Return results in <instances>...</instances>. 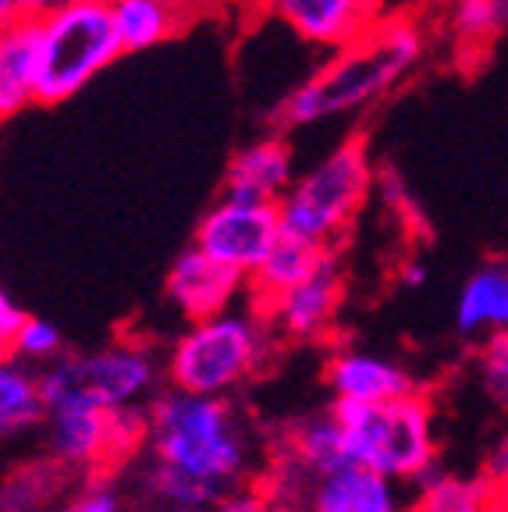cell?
<instances>
[{
    "mask_svg": "<svg viewBox=\"0 0 508 512\" xmlns=\"http://www.w3.org/2000/svg\"><path fill=\"white\" fill-rule=\"evenodd\" d=\"M423 54L427 40L413 18H384L356 43L334 50L317 72H310V79L288 89L274 107V125L281 136H288L299 128H317L366 111L402 86Z\"/></svg>",
    "mask_w": 508,
    "mask_h": 512,
    "instance_id": "obj_1",
    "label": "cell"
},
{
    "mask_svg": "<svg viewBox=\"0 0 508 512\" xmlns=\"http://www.w3.org/2000/svg\"><path fill=\"white\" fill-rule=\"evenodd\" d=\"M150 463L182 473L185 480L224 498L249 484L256 466L253 434L231 399H207L167 388L150 402Z\"/></svg>",
    "mask_w": 508,
    "mask_h": 512,
    "instance_id": "obj_2",
    "label": "cell"
},
{
    "mask_svg": "<svg viewBox=\"0 0 508 512\" xmlns=\"http://www.w3.org/2000/svg\"><path fill=\"white\" fill-rule=\"evenodd\" d=\"M274 356V328L260 310H228L185 324L164 360L167 388L228 399Z\"/></svg>",
    "mask_w": 508,
    "mask_h": 512,
    "instance_id": "obj_3",
    "label": "cell"
},
{
    "mask_svg": "<svg viewBox=\"0 0 508 512\" xmlns=\"http://www.w3.org/2000/svg\"><path fill=\"white\" fill-rule=\"evenodd\" d=\"M374 192V160L363 136H349L331 153L295 175L288 196L278 203L281 232L334 249L363 214Z\"/></svg>",
    "mask_w": 508,
    "mask_h": 512,
    "instance_id": "obj_4",
    "label": "cell"
},
{
    "mask_svg": "<svg viewBox=\"0 0 508 512\" xmlns=\"http://www.w3.org/2000/svg\"><path fill=\"white\" fill-rule=\"evenodd\" d=\"M331 413L345 431V452L352 466L374 470L395 484H413L427 466L437 463L434 406L427 395L416 392L388 406L331 402Z\"/></svg>",
    "mask_w": 508,
    "mask_h": 512,
    "instance_id": "obj_5",
    "label": "cell"
},
{
    "mask_svg": "<svg viewBox=\"0 0 508 512\" xmlns=\"http://www.w3.org/2000/svg\"><path fill=\"white\" fill-rule=\"evenodd\" d=\"M125 54L107 0H64L40 15V104L79 96Z\"/></svg>",
    "mask_w": 508,
    "mask_h": 512,
    "instance_id": "obj_6",
    "label": "cell"
},
{
    "mask_svg": "<svg viewBox=\"0 0 508 512\" xmlns=\"http://www.w3.org/2000/svg\"><path fill=\"white\" fill-rule=\"evenodd\" d=\"M164 377L157 352L146 342L121 338L100 349L61 356L40 370L43 402L86 399L104 409H135L157 399V384Z\"/></svg>",
    "mask_w": 508,
    "mask_h": 512,
    "instance_id": "obj_7",
    "label": "cell"
},
{
    "mask_svg": "<svg viewBox=\"0 0 508 512\" xmlns=\"http://www.w3.org/2000/svg\"><path fill=\"white\" fill-rule=\"evenodd\" d=\"M47 448L64 470L104 473L111 466L146 452L150 438V406L104 409L86 399H61L47 406Z\"/></svg>",
    "mask_w": 508,
    "mask_h": 512,
    "instance_id": "obj_8",
    "label": "cell"
},
{
    "mask_svg": "<svg viewBox=\"0 0 508 512\" xmlns=\"http://www.w3.org/2000/svg\"><path fill=\"white\" fill-rule=\"evenodd\" d=\"M281 235L285 232H281L278 207L217 200L207 214L199 217L192 246L203 249L217 264L239 271L242 278H253L270 249L278 246Z\"/></svg>",
    "mask_w": 508,
    "mask_h": 512,
    "instance_id": "obj_9",
    "label": "cell"
},
{
    "mask_svg": "<svg viewBox=\"0 0 508 512\" xmlns=\"http://www.w3.org/2000/svg\"><path fill=\"white\" fill-rule=\"evenodd\" d=\"M164 292L171 299V306L189 324H196V320L235 310V303L249 292V278H242L239 271L210 260L203 249L185 246L171 260V267H167Z\"/></svg>",
    "mask_w": 508,
    "mask_h": 512,
    "instance_id": "obj_10",
    "label": "cell"
},
{
    "mask_svg": "<svg viewBox=\"0 0 508 512\" xmlns=\"http://www.w3.org/2000/svg\"><path fill=\"white\" fill-rule=\"evenodd\" d=\"M324 381L331 402H352V406H388L420 392L416 377L402 363L370 349H338L327 360Z\"/></svg>",
    "mask_w": 508,
    "mask_h": 512,
    "instance_id": "obj_11",
    "label": "cell"
},
{
    "mask_svg": "<svg viewBox=\"0 0 508 512\" xmlns=\"http://www.w3.org/2000/svg\"><path fill=\"white\" fill-rule=\"evenodd\" d=\"M295 182V153L288 136L270 132L242 146L221 178V200L278 207Z\"/></svg>",
    "mask_w": 508,
    "mask_h": 512,
    "instance_id": "obj_12",
    "label": "cell"
},
{
    "mask_svg": "<svg viewBox=\"0 0 508 512\" xmlns=\"http://www.w3.org/2000/svg\"><path fill=\"white\" fill-rule=\"evenodd\" d=\"M342 299H345V271L338 253L331 249L310 281H302L299 288H292L278 303L263 306L260 313L267 317L274 335L310 342V338H320L334 324V317L342 310Z\"/></svg>",
    "mask_w": 508,
    "mask_h": 512,
    "instance_id": "obj_13",
    "label": "cell"
},
{
    "mask_svg": "<svg viewBox=\"0 0 508 512\" xmlns=\"http://www.w3.org/2000/svg\"><path fill=\"white\" fill-rule=\"evenodd\" d=\"M281 25L313 43V47L342 50L377 25L374 0H263Z\"/></svg>",
    "mask_w": 508,
    "mask_h": 512,
    "instance_id": "obj_14",
    "label": "cell"
},
{
    "mask_svg": "<svg viewBox=\"0 0 508 512\" xmlns=\"http://www.w3.org/2000/svg\"><path fill=\"white\" fill-rule=\"evenodd\" d=\"M40 104V18L0 29V125Z\"/></svg>",
    "mask_w": 508,
    "mask_h": 512,
    "instance_id": "obj_15",
    "label": "cell"
},
{
    "mask_svg": "<svg viewBox=\"0 0 508 512\" xmlns=\"http://www.w3.org/2000/svg\"><path fill=\"white\" fill-rule=\"evenodd\" d=\"M306 512H405L402 491L395 480L381 477L363 466H345L327 477L313 480L306 498Z\"/></svg>",
    "mask_w": 508,
    "mask_h": 512,
    "instance_id": "obj_16",
    "label": "cell"
},
{
    "mask_svg": "<svg viewBox=\"0 0 508 512\" xmlns=\"http://www.w3.org/2000/svg\"><path fill=\"white\" fill-rule=\"evenodd\" d=\"M455 331L462 338H491L508 331V264H480L459 288Z\"/></svg>",
    "mask_w": 508,
    "mask_h": 512,
    "instance_id": "obj_17",
    "label": "cell"
},
{
    "mask_svg": "<svg viewBox=\"0 0 508 512\" xmlns=\"http://www.w3.org/2000/svg\"><path fill=\"white\" fill-rule=\"evenodd\" d=\"M331 249L317 246V242L295 239V235H281L278 246L270 249L267 260L256 267V274L249 278V299L253 310L278 303L281 296H288L292 288H299L302 281H310L320 271V264L327 260Z\"/></svg>",
    "mask_w": 508,
    "mask_h": 512,
    "instance_id": "obj_18",
    "label": "cell"
},
{
    "mask_svg": "<svg viewBox=\"0 0 508 512\" xmlns=\"http://www.w3.org/2000/svg\"><path fill=\"white\" fill-rule=\"evenodd\" d=\"M114 25H118V40L125 54H139L167 43L171 36L182 32L189 22V11L171 4V0H114Z\"/></svg>",
    "mask_w": 508,
    "mask_h": 512,
    "instance_id": "obj_19",
    "label": "cell"
},
{
    "mask_svg": "<svg viewBox=\"0 0 508 512\" xmlns=\"http://www.w3.org/2000/svg\"><path fill=\"white\" fill-rule=\"evenodd\" d=\"M47 402H43L40 370L22 360H0V441L43 427Z\"/></svg>",
    "mask_w": 508,
    "mask_h": 512,
    "instance_id": "obj_20",
    "label": "cell"
},
{
    "mask_svg": "<svg viewBox=\"0 0 508 512\" xmlns=\"http://www.w3.org/2000/svg\"><path fill=\"white\" fill-rule=\"evenodd\" d=\"M413 502L405 512H487L491 509V488L484 480L455 477L441 463L427 466L413 480Z\"/></svg>",
    "mask_w": 508,
    "mask_h": 512,
    "instance_id": "obj_21",
    "label": "cell"
},
{
    "mask_svg": "<svg viewBox=\"0 0 508 512\" xmlns=\"http://www.w3.org/2000/svg\"><path fill=\"white\" fill-rule=\"evenodd\" d=\"M452 32L462 43H487L491 36L505 32L501 8L494 0H452Z\"/></svg>",
    "mask_w": 508,
    "mask_h": 512,
    "instance_id": "obj_22",
    "label": "cell"
},
{
    "mask_svg": "<svg viewBox=\"0 0 508 512\" xmlns=\"http://www.w3.org/2000/svg\"><path fill=\"white\" fill-rule=\"evenodd\" d=\"M64 356V331L47 317H25L15 342V360L22 363H57Z\"/></svg>",
    "mask_w": 508,
    "mask_h": 512,
    "instance_id": "obj_23",
    "label": "cell"
},
{
    "mask_svg": "<svg viewBox=\"0 0 508 512\" xmlns=\"http://www.w3.org/2000/svg\"><path fill=\"white\" fill-rule=\"evenodd\" d=\"M480 381H484L487 395L508 409V331L484 338L480 345Z\"/></svg>",
    "mask_w": 508,
    "mask_h": 512,
    "instance_id": "obj_24",
    "label": "cell"
},
{
    "mask_svg": "<svg viewBox=\"0 0 508 512\" xmlns=\"http://www.w3.org/2000/svg\"><path fill=\"white\" fill-rule=\"evenodd\" d=\"M61 512H125V495L111 477L96 473L61 505Z\"/></svg>",
    "mask_w": 508,
    "mask_h": 512,
    "instance_id": "obj_25",
    "label": "cell"
},
{
    "mask_svg": "<svg viewBox=\"0 0 508 512\" xmlns=\"http://www.w3.org/2000/svg\"><path fill=\"white\" fill-rule=\"evenodd\" d=\"M25 317H29V313H25L22 306L4 292V285H0V360H15V342H18V331H22Z\"/></svg>",
    "mask_w": 508,
    "mask_h": 512,
    "instance_id": "obj_26",
    "label": "cell"
},
{
    "mask_svg": "<svg viewBox=\"0 0 508 512\" xmlns=\"http://www.w3.org/2000/svg\"><path fill=\"white\" fill-rule=\"evenodd\" d=\"M270 491L256 488V484H242V488L228 491L221 502L214 505L210 512H270Z\"/></svg>",
    "mask_w": 508,
    "mask_h": 512,
    "instance_id": "obj_27",
    "label": "cell"
},
{
    "mask_svg": "<svg viewBox=\"0 0 508 512\" xmlns=\"http://www.w3.org/2000/svg\"><path fill=\"white\" fill-rule=\"evenodd\" d=\"M43 480L50 477H36V470H29L25 477H11L8 484H4V505H8V512H32L36 509V488H40Z\"/></svg>",
    "mask_w": 508,
    "mask_h": 512,
    "instance_id": "obj_28",
    "label": "cell"
},
{
    "mask_svg": "<svg viewBox=\"0 0 508 512\" xmlns=\"http://www.w3.org/2000/svg\"><path fill=\"white\" fill-rule=\"evenodd\" d=\"M484 484L491 491L508 488V431L494 441V448L487 452V463H484Z\"/></svg>",
    "mask_w": 508,
    "mask_h": 512,
    "instance_id": "obj_29",
    "label": "cell"
},
{
    "mask_svg": "<svg viewBox=\"0 0 508 512\" xmlns=\"http://www.w3.org/2000/svg\"><path fill=\"white\" fill-rule=\"evenodd\" d=\"M427 264L423 260H405L402 264V271H398V281H402L405 288H420V285H427Z\"/></svg>",
    "mask_w": 508,
    "mask_h": 512,
    "instance_id": "obj_30",
    "label": "cell"
},
{
    "mask_svg": "<svg viewBox=\"0 0 508 512\" xmlns=\"http://www.w3.org/2000/svg\"><path fill=\"white\" fill-rule=\"evenodd\" d=\"M22 18H29V15H25V8H22V0H0V29H8V25L22 22Z\"/></svg>",
    "mask_w": 508,
    "mask_h": 512,
    "instance_id": "obj_31",
    "label": "cell"
},
{
    "mask_svg": "<svg viewBox=\"0 0 508 512\" xmlns=\"http://www.w3.org/2000/svg\"><path fill=\"white\" fill-rule=\"evenodd\" d=\"M57 4H64V0H22V8H25V15H29V18L47 15V11H54Z\"/></svg>",
    "mask_w": 508,
    "mask_h": 512,
    "instance_id": "obj_32",
    "label": "cell"
},
{
    "mask_svg": "<svg viewBox=\"0 0 508 512\" xmlns=\"http://www.w3.org/2000/svg\"><path fill=\"white\" fill-rule=\"evenodd\" d=\"M487 512H508V488L491 491V509Z\"/></svg>",
    "mask_w": 508,
    "mask_h": 512,
    "instance_id": "obj_33",
    "label": "cell"
},
{
    "mask_svg": "<svg viewBox=\"0 0 508 512\" xmlns=\"http://www.w3.org/2000/svg\"><path fill=\"white\" fill-rule=\"evenodd\" d=\"M270 512H306V505H299V502H270Z\"/></svg>",
    "mask_w": 508,
    "mask_h": 512,
    "instance_id": "obj_34",
    "label": "cell"
},
{
    "mask_svg": "<svg viewBox=\"0 0 508 512\" xmlns=\"http://www.w3.org/2000/svg\"><path fill=\"white\" fill-rule=\"evenodd\" d=\"M207 4H217V8H242V4H253V0H207Z\"/></svg>",
    "mask_w": 508,
    "mask_h": 512,
    "instance_id": "obj_35",
    "label": "cell"
},
{
    "mask_svg": "<svg viewBox=\"0 0 508 512\" xmlns=\"http://www.w3.org/2000/svg\"><path fill=\"white\" fill-rule=\"evenodd\" d=\"M171 4H178V8H185L192 15V11H196L199 4H203V0H171Z\"/></svg>",
    "mask_w": 508,
    "mask_h": 512,
    "instance_id": "obj_36",
    "label": "cell"
},
{
    "mask_svg": "<svg viewBox=\"0 0 508 512\" xmlns=\"http://www.w3.org/2000/svg\"><path fill=\"white\" fill-rule=\"evenodd\" d=\"M494 4L501 8V22H505V29H508V0H494Z\"/></svg>",
    "mask_w": 508,
    "mask_h": 512,
    "instance_id": "obj_37",
    "label": "cell"
},
{
    "mask_svg": "<svg viewBox=\"0 0 508 512\" xmlns=\"http://www.w3.org/2000/svg\"><path fill=\"white\" fill-rule=\"evenodd\" d=\"M143 512H185V509H160V505H150V509H143Z\"/></svg>",
    "mask_w": 508,
    "mask_h": 512,
    "instance_id": "obj_38",
    "label": "cell"
},
{
    "mask_svg": "<svg viewBox=\"0 0 508 512\" xmlns=\"http://www.w3.org/2000/svg\"><path fill=\"white\" fill-rule=\"evenodd\" d=\"M107 4H114V0H107Z\"/></svg>",
    "mask_w": 508,
    "mask_h": 512,
    "instance_id": "obj_39",
    "label": "cell"
}]
</instances>
